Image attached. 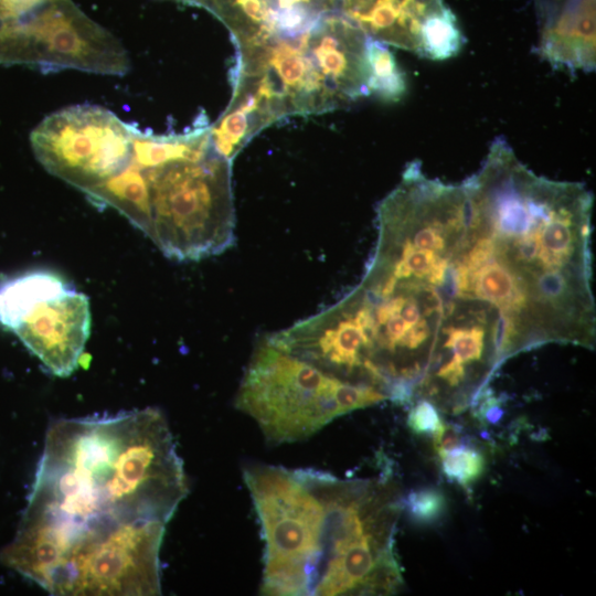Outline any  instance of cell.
Returning <instances> with one entry per match:
<instances>
[{
	"label": "cell",
	"instance_id": "6da1fadb",
	"mask_svg": "<svg viewBox=\"0 0 596 596\" xmlns=\"http://www.w3.org/2000/svg\"><path fill=\"white\" fill-rule=\"evenodd\" d=\"M243 471L262 526L263 594L390 595L403 585L392 481L266 464Z\"/></svg>",
	"mask_w": 596,
	"mask_h": 596
},
{
	"label": "cell",
	"instance_id": "7a4b0ae2",
	"mask_svg": "<svg viewBox=\"0 0 596 596\" xmlns=\"http://www.w3.org/2000/svg\"><path fill=\"white\" fill-rule=\"evenodd\" d=\"M188 494L183 462L152 407L52 423L19 529L52 550L123 524L167 523Z\"/></svg>",
	"mask_w": 596,
	"mask_h": 596
},
{
	"label": "cell",
	"instance_id": "3957f363",
	"mask_svg": "<svg viewBox=\"0 0 596 596\" xmlns=\"http://www.w3.org/2000/svg\"><path fill=\"white\" fill-rule=\"evenodd\" d=\"M386 400L289 352L270 334L255 344L235 406L274 444L306 439L337 417Z\"/></svg>",
	"mask_w": 596,
	"mask_h": 596
},
{
	"label": "cell",
	"instance_id": "277c9868",
	"mask_svg": "<svg viewBox=\"0 0 596 596\" xmlns=\"http://www.w3.org/2000/svg\"><path fill=\"white\" fill-rule=\"evenodd\" d=\"M232 162L213 150L147 168L149 236L177 260L217 255L235 241Z\"/></svg>",
	"mask_w": 596,
	"mask_h": 596
},
{
	"label": "cell",
	"instance_id": "5b68a950",
	"mask_svg": "<svg viewBox=\"0 0 596 596\" xmlns=\"http://www.w3.org/2000/svg\"><path fill=\"white\" fill-rule=\"evenodd\" d=\"M164 523H130L68 546L43 588L52 595H159Z\"/></svg>",
	"mask_w": 596,
	"mask_h": 596
},
{
	"label": "cell",
	"instance_id": "8992f818",
	"mask_svg": "<svg viewBox=\"0 0 596 596\" xmlns=\"http://www.w3.org/2000/svg\"><path fill=\"white\" fill-rule=\"evenodd\" d=\"M0 65L123 76L131 63L116 36L71 0H58L19 22L0 26Z\"/></svg>",
	"mask_w": 596,
	"mask_h": 596
},
{
	"label": "cell",
	"instance_id": "52a82bcc",
	"mask_svg": "<svg viewBox=\"0 0 596 596\" xmlns=\"http://www.w3.org/2000/svg\"><path fill=\"white\" fill-rule=\"evenodd\" d=\"M30 141L47 172L82 192L131 161V125L97 105L50 114L32 130Z\"/></svg>",
	"mask_w": 596,
	"mask_h": 596
},
{
	"label": "cell",
	"instance_id": "ba28073f",
	"mask_svg": "<svg viewBox=\"0 0 596 596\" xmlns=\"http://www.w3.org/2000/svg\"><path fill=\"white\" fill-rule=\"evenodd\" d=\"M336 11L368 38L421 57L446 60L465 42L445 0H333Z\"/></svg>",
	"mask_w": 596,
	"mask_h": 596
},
{
	"label": "cell",
	"instance_id": "9c48e42d",
	"mask_svg": "<svg viewBox=\"0 0 596 596\" xmlns=\"http://www.w3.org/2000/svg\"><path fill=\"white\" fill-rule=\"evenodd\" d=\"M10 330L53 374L68 376L76 369L89 337L88 298L71 288L41 300Z\"/></svg>",
	"mask_w": 596,
	"mask_h": 596
},
{
	"label": "cell",
	"instance_id": "30bf717a",
	"mask_svg": "<svg viewBox=\"0 0 596 596\" xmlns=\"http://www.w3.org/2000/svg\"><path fill=\"white\" fill-rule=\"evenodd\" d=\"M538 53L556 68L594 71L595 0H574L542 24Z\"/></svg>",
	"mask_w": 596,
	"mask_h": 596
},
{
	"label": "cell",
	"instance_id": "8fae6325",
	"mask_svg": "<svg viewBox=\"0 0 596 596\" xmlns=\"http://www.w3.org/2000/svg\"><path fill=\"white\" fill-rule=\"evenodd\" d=\"M92 202L119 211L146 235L150 227L149 184L146 170L132 161L123 170L86 189Z\"/></svg>",
	"mask_w": 596,
	"mask_h": 596
},
{
	"label": "cell",
	"instance_id": "7c38bea8",
	"mask_svg": "<svg viewBox=\"0 0 596 596\" xmlns=\"http://www.w3.org/2000/svg\"><path fill=\"white\" fill-rule=\"evenodd\" d=\"M131 161L141 168H153L181 159H198L213 150L210 126L199 124L179 135H155L131 125Z\"/></svg>",
	"mask_w": 596,
	"mask_h": 596
},
{
	"label": "cell",
	"instance_id": "4fadbf2b",
	"mask_svg": "<svg viewBox=\"0 0 596 596\" xmlns=\"http://www.w3.org/2000/svg\"><path fill=\"white\" fill-rule=\"evenodd\" d=\"M71 289L56 274L30 272L0 285V323L11 329L17 320L36 302Z\"/></svg>",
	"mask_w": 596,
	"mask_h": 596
},
{
	"label": "cell",
	"instance_id": "5bb4252c",
	"mask_svg": "<svg viewBox=\"0 0 596 596\" xmlns=\"http://www.w3.org/2000/svg\"><path fill=\"white\" fill-rule=\"evenodd\" d=\"M366 64L369 95L384 102H397L404 96V74L386 44L368 38Z\"/></svg>",
	"mask_w": 596,
	"mask_h": 596
},
{
	"label": "cell",
	"instance_id": "9a60e30c",
	"mask_svg": "<svg viewBox=\"0 0 596 596\" xmlns=\"http://www.w3.org/2000/svg\"><path fill=\"white\" fill-rule=\"evenodd\" d=\"M439 458L444 475L464 488L475 482L482 475L486 466L483 455L466 446H457Z\"/></svg>",
	"mask_w": 596,
	"mask_h": 596
},
{
	"label": "cell",
	"instance_id": "2e32d148",
	"mask_svg": "<svg viewBox=\"0 0 596 596\" xmlns=\"http://www.w3.org/2000/svg\"><path fill=\"white\" fill-rule=\"evenodd\" d=\"M405 507L413 520L421 523H432L441 518L446 500L439 490L423 488L412 491L406 497Z\"/></svg>",
	"mask_w": 596,
	"mask_h": 596
},
{
	"label": "cell",
	"instance_id": "e0dca14e",
	"mask_svg": "<svg viewBox=\"0 0 596 596\" xmlns=\"http://www.w3.org/2000/svg\"><path fill=\"white\" fill-rule=\"evenodd\" d=\"M441 418L434 406L428 400H418L412 407L407 424L409 428L416 434H434L441 425Z\"/></svg>",
	"mask_w": 596,
	"mask_h": 596
},
{
	"label": "cell",
	"instance_id": "ac0fdd59",
	"mask_svg": "<svg viewBox=\"0 0 596 596\" xmlns=\"http://www.w3.org/2000/svg\"><path fill=\"white\" fill-rule=\"evenodd\" d=\"M58 0H0V26L19 22Z\"/></svg>",
	"mask_w": 596,
	"mask_h": 596
},
{
	"label": "cell",
	"instance_id": "d6986e66",
	"mask_svg": "<svg viewBox=\"0 0 596 596\" xmlns=\"http://www.w3.org/2000/svg\"><path fill=\"white\" fill-rule=\"evenodd\" d=\"M433 437L434 448L439 457L457 447L460 440L459 430L453 425L443 423L440 427L433 434Z\"/></svg>",
	"mask_w": 596,
	"mask_h": 596
},
{
	"label": "cell",
	"instance_id": "ffe728a7",
	"mask_svg": "<svg viewBox=\"0 0 596 596\" xmlns=\"http://www.w3.org/2000/svg\"><path fill=\"white\" fill-rule=\"evenodd\" d=\"M574 0H534L540 25L553 19L563 8Z\"/></svg>",
	"mask_w": 596,
	"mask_h": 596
},
{
	"label": "cell",
	"instance_id": "44dd1931",
	"mask_svg": "<svg viewBox=\"0 0 596 596\" xmlns=\"http://www.w3.org/2000/svg\"><path fill=\"white\" fill-rule=\"evenodd\" d=\"M168 1H174L179 3L201 7V3L203 0H168Z\"/></svg>",
	"mask_w": 596,
	"mask_h": 596
}]
</instances>
